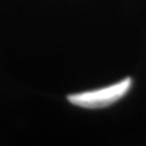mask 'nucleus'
Here are the masks:
<instances>
[{"mask_svg":"<svg viewBox=\"0 0 146 146\" xmlns=\"http://www.w3.org/2000/svg\"><path fill=\"white\" fill-rule=\"evenodd\" d=\"M131 85V79L125 78L116 84L106 88L83 91L68 96V101L72 105L84 108H102L117 102L128 93Z\"/></svg>","mask_w":146,"mask_h":146,"instance_id":"nucleus-1","label":"nucleus"}]
</instances>
